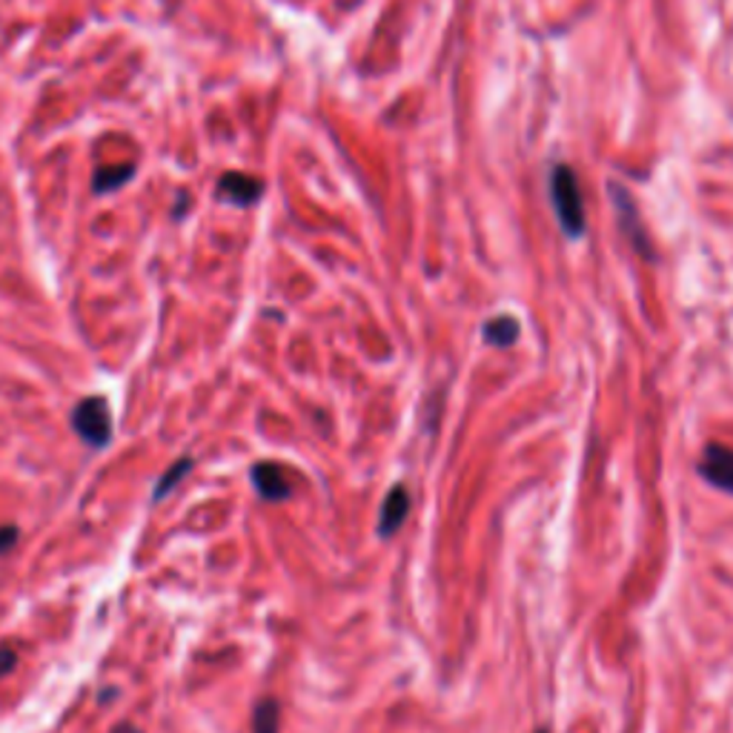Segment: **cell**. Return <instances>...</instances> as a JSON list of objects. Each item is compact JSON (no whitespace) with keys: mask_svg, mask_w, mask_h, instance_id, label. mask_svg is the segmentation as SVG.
Here are the masks:
<instances>
[{"mask_svg":"<svg viewBox=\"0 0 733 733\" xmlns=\"http://www.w3.org/2000/svg\"><path fill=\"white\" fill-rule=\"evenodd\" d=\"M550 201H554L556 218L567 238L585 235V204H581L579 180L567 164H556L550 173Z\"/></svg>","mask_w":733,"mask_h":733,"instance_id":"1","label":"cell"},{"mask_svg":"<svg viewBox=\"0 0 733 733\" xmlns=\"http://www.w3.org/2000/svg\"><path fill=\"white\" fill-rule=\"evenodd\" d=\"M72 427L92 447H107L113 439V410L104 395H89L72 410Z\"/></svg>","mask_w":733,"mask_h":733,"instance_id":"2","label":"cell"},{"mask_svg":"<svg viewBox=\"0 0 733 733\" xmlns=\"http://www.w3.org/2000/svg\"><path fill=\"white\" fill-rule=\"evenodd\" d=\"M696 473L707 481L711 487L722 490V493L733 496V450L722 444H707L702 453Z\"/></svg>","mask_w":733,"mask_h":733,"instance_id":"3","label":"cell"},{"mask_svg":"<svg viewBox=\"0 0 733 733\" xmlns=\"http://www.w3.org/2000/svg\"><path fill=\"white\" fill-rule=\"evenodd\" d=\"M253 485L261 499L267 501H284L293 496V479H290L287 467L275 465V461H258L253 467Z\"/></svg>","mask_w":733,"mask_h":733,"instance_id":"4","label":"cell"},{"mask_svg":"<svg viewBox=\"0 0 733 733\" xmlns=\"http://www.w3.org/2000/svg\"><path fill=\"white\" fill-rule=\"evenodd\" d=\"M407 516H410V493H407L404 485H393L379 510V527L375 530H379L381 539H393L407 521Z\"/></svg>","mask_w":733,"mask_h":733,"instance_id":"5","label":"cell"},{"mask_svg":"<svg viewBox=\"0 0 733 733\" xmlns=\"http://www.w3.org/2000/svg\"><path fill=\"white\" fill-rule=\"evenodd\" d=\"M264 193V184L247 173H224L218 180V195L235 207H253Z\"/></svg>","mask_w":733,"mask_h":733,"instance_id":"6","label":"cell"},{"mask_svg":"<svg viewBox=\"0 0 733 733\" xmlns=\"http://www.w3.org/2000/svg\"><path fill=\"white\" fill-rule=\"evenodd\" d=\"M485 341L490 348L507 350L514 348L516 341H519V321L514 315H496V319L485 321Z\"/></svg>","mask_w":733,"mask_h":733,"instance_id":"7","label":"cell"},{"mask_svg":"<svg viewBox=\"0 0 733 733\" xmlns=\"http://www.w3.org/2000/svg\"><path fill=\"white\" fill-rule=\"evenodd\" d=\"M135 175V164H120V167H100L92 178V189L98 195L115 193L118 187H124L129 178Z\"/></svg>","mask_w":733,"mask_h":733,"instance_id":"8","label":"cell"},{"mask_svg":"<svg viewBox=\"0 0 733 733\" xmlns=\"http://www.w3.org/2000/svg\"><path fill=\"white\" fill-rule=\"evenodd\" d=\"M253 733H278V705L273 700L258 702L253 714Z\"/></svg>","mask_w":733,"mask_h":733,"instance_id":"9","label":"cell"},{"mask_svg":"<svg viewBox=\"0 0 733 733\" xmlns=\"http://www.w3.org/2000/svg\"><path fill=\"white\" fill-rule=\"evenodd\" d=\"M189 465H193V461L184 459V461H178V465L169 467V473L158 481V487H155V499H160V496H167L169 490H173V487L178 485V481L184 479V476H187Z\"/></svg>","mask_w":733,"mask_h":733,"instance_id":"10","label":"cell"},{"mask_svg":"<svg viewBox=\"0 0 733 733\" xmlns=\"http://www.w3.org/2000/svg\"><path fill=\"white\" fill-rule=\"evenodd\" d=\"M18 541V530L14 527H0V554H7L9 547H14Z\"/></svg>","mask_w":733,"mask_h":733,"instance_id":"11","label":"cell"},{"mask_svg":"<svg viewBox=\"0 0 733 733\" xmlns=\"http://www.w3.org/2000/svg\"><path fill=\"white\" fill-rule=\"evenodd\" d=\"M14 662H18V656H14L9 647H0V676H7L14 667Z\"/></svg>","mask_w":733,"mask_h":733,"instance_id":"12","label":"cell"},{"mask_svg":"<svg viewBox=\"0 0 733 733\" xmlns=\"http://www.w3.org/2000/svg\"><path fill=\"white\" fill-rule=\"evenodd\" d=\"M113 733H140V731H138V727H133V725H118Z\"/></svg>","mask_w":733,"mask_h":733,"instance_id":"13","label":"cell"},{"mask_svg":"<svg viewBox=\"0 0 733 733\" xmlns=\"http://www.w3.org/2000/svg\"><path fill=\"white\" fill-rule=\"evenodd\" d=\"M536 733H547V731H536Z\"/></svg>","mask_w":733,"mask_h":733,"instance_id":"14","label":"cell"}]
</instances>
